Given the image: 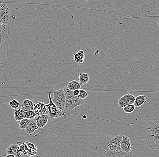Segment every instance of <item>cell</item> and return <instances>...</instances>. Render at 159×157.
I'll list each match as a JSON object with an SVG mask.
<instances>
[{
	"mask_svg": "<svg viewBox=\"0 0 159 157\" xmlns=\"http://www.w3.org/2000/svg\"><path fill=\"white\" fill-rule=\"evenodd\" d=\"M9 105L11 106V108L14 110H17L19 107L20 104L19 102L16 99H13L11 100L9 103Z\"/></svg>",
	"mask_w": 159,
	"mask_h": 157,
	"instance_id": "obj_24",
	"label": "cell"
},
{
	"mask_svg": "<svg viewBox=\"0 0 159 157\" xmlns=\"http://www.w3.org/2000/svg\"><path fill=\"white\" fill-rule=\"evenodd\" d=\"M122 137V136L117 135L111 139L108 144V149L114 151H122L121 148Z\"/></svg>",
	"mask_w": 159,
	"mask_h": 157,
	"instance_id": "obj_4",
	"label": "cell"
},
{
	"mask_svg": "<svg viewBox=\"0 0 159 157\" xmlns=\"http://www.w3.org/2000/svg\"><path fill=\"white\" fill-rule=\"evenodd\" d=\"M121 148L123 152H130L132 148L130 140L128 136L123 135L122 137Z\"/></svg>",
	"mask_w": 159,
	"mask_h": 157,
	"instance_id": "obj_9",
	"label": "cell"
},
{
	"mask_svg": "<svg viewBox=\"0 0 159 157\" xmlns=\"http://www.w3.org/2000/svg\"><path fill=\"white\" fill-rule=\"evenodd\" d=\"M133 152H125L122 151H114L107 149L104 153V157H132Z\"/></svg>",
	"mask_w": 159,
	"mask_h": 157,
	"instance_id": "obj_6",
	"label": "cell"
},
{
	"mask_svg": "<svg viewBox=\"0 0 159 157\" xmlns=\"http://www.w3.org/2000/svg\"><path fill=\"white\" fill-rule=\"evenodd\" d=\"M5 32V30H2L0 32V51L2 49L4 39Z\"/></svg>",
	"mask_w": 159,
	"mask_h": 157,
	"instance_id": "obj_26",
	"label": "cell"
},
{
	"mask_svg": "<svg viewBox=\"0 0 159 157\" xmlns=\"http://www.w3.org/2000/svg\"><path fill=\"white\" fill-rule=\"evenodd\" d=\"M6 157H16L13 155H8Z\"/></svg>",
	"mask_w": 159,
	"mask_h": 157,
	"instance_id": "obj_28",
	"label": "cell"
},
{
	"mask_svg": "<svg viewBox=\"0 0 159 157\" xmlns=\"http://www.w3.org/2000/svg\"><path fill=\"white\" fill-rule=\"evenodd\" d=\"M26 157H34L33 156H27Z\"/></svg>",
	"mask_w": 159,
	"mask_h": 157,
	"instance_id": "obj_29",
	"label": "cell"
},
{
	"mask_svg": "<svg viewBox=\"0 0 159 157\" xmlns=\"http://www.w3.org/2000/svg\"><path fill=\"white\" fill-rule=\"evenodd\" d=\"M79 91L80 94L78 98L82 99H85L87 97L88 93L86 91H85V90H81V89H80Z\"/></svg>",
	"mask_w": 159,
	"mask_h": 157,
	"instance_id": "obj_25",
	"label": "cell"
},
{
	"mask_svg": "<svg viewBox=\"0 0 159 157\" xmlns=\"http://www.w3.org/2000/svg\"><path fill=\"white\" fill-rule=\"evenodd\" d=\"M52 92H53L52 90H51L50 92H48V96L49 103L47 105H46V106L48 110L49 118H58L60 117H63L65 115V113L60 110L57 106L53 103L52 98H51V94Z\"/></svg>",
	"mask_w": 159,
	"mask_h": 157,
	"instance_id": "obj_2",
	"label": "cell"
},
{
	"mask_svg": "<svg viewBox=\"0 0 159 157\" xmlns=\"http://www.w3.org/2000/svg\"><path fill=\"white\" fill-rule=\"evenodd\" d=\"M7 155H13L16 157H20L21 154L19 151V146L18 144L11 145L6 149Z\"/></svg>",
	"mask_w": 159,
	"mask_h": 157,
	"instance_id": "obj_11",
	"label": "cell"
},
{
	"mask_svg": "<svg viewBox=\"0 0 159 157\" xmlns=\"http://www.w3.org/2000/svg\"><path fill=\"white\" fill-rule=\"evenodd\" d=\"M72 93L75 96L77 97H78L80 94L79 90H75V91H73Z\"/></svg>",
	"mask_w": 159,
	"mask_h": 157,
	"instance_id": "obj_27",
	"label": "cell"
},
{
	"mask_svg": "<svg viewBox=\"0 0 159 157\" xmlns=\"http://www.w3.org/2000/svg\"><path fill=\"white\" fill-rule=\"evenodd\" d=\"M66 88L70 90V91H73L76 90H80L81 88V85L79 82L76 80H72L69 82L67 84Z\"/></svg>",
	"mask_w": 159,
	"mask_h": 157,
	"instance_id": "obj_16",
	"label": "cell"
},
{
	"mask_svg": "<svg viewBox=\"0 0 159 157\" xmlns=\"http://www.w3.org/2000/svg\"><path fill=\"white\" fill-rule=\"evenodd\" d=\"M146 103H147V101L146 100V97L141 95L138 96L135 98L133 105L135 106V107H139L144 104H146Z\"/></svg>",
	"mask_w": 159,
	"mask_h": 157,
	"instance_id": "obj_17",
	"label": "cell"
},
{
	"mask_svg": "<svg viewBox=\"0 0 159 157\" xmlns=\"http://www.w3.org/2000/svg\"><path fill=\"white\" fill-rule=\"evenodd\" d=\"M49 116L47 114L37 115L35 119V122L38 128H43L47 124Z\"/></svg>",
	"mask_w": 159,
	"mask_h": 157,
	"instance_id": "obj_10",
	"label": "cell"
},
{
	"mask_svg": "<svg viewBox=\"0 0 159 157\" xmlns=\"http://www.w3.org/2000/svg\"><path fill=\"white\" fill-rule=\"evenodd\" d=\"M30 120L26 119V118H23L22 120L19 121V127L21 129H25L27 127V126L29 125Z\"/></svg>",
	"mask_w": 159,
	"mask_h": 157,
	"instance_id": "obj_23",
	"label": "cell"
},
{
	"mask_svg": "<svg viewBox=\"0 0 159 157\" xmlns=\"http://www.w3.org/2000/svg\"><path fill=\"white\" fill-rule=\"evenodd\" d=\"M122 109H123L124 112L127 114H130L133 112L135 110L136 107L133 104H131V105H129L125 106Z\"/></svg>",
	"mask_w": 159,
	"mask_h": 157,
	"instance_id": "obj_21",
	"label": "cell"
},
{
	"mask_svg": "<svg viewBox=\"0 0 159 157\" xmlns=\"http://www.w3.org/2000/svg\"><path fill=\"white\" fill-rule=\"evenodd\" d=\"M135 99V97L130 94H127L121 97L118 100V105L122 109L125 106L133 104Z\"/></svg>",
	"mask_w": 159,
	"mask_h": 157,
	"instance_id": "obj_7",
	"label": "cell"
},
{
	"mask_svg": "<svg viewBox=\"0 0 159 157\" xmlns=\"http://www.w3.org/2000/svg\"><path fill=\"white\" fill-rule=\"evenodd\" d=\"M39 129L36 122L34 121H30L29 125L27 126L26 128L25 129L26 133L29 135H31L34 133L36 130Z\"/></svg>",
	"mask_w": 159,
	"mask_h": 157,
	"instance_id": "obj_13",
	"label": "cell"
},
{
	"mask_svg": "<svg viewBox=\"0 0 159 157\" xmlns=\"http://www.w3.org/2000/svg\"><path fill=\"white\" fill-rule=\"evenodd\" d=\"M145 138L154 155L159 150V117L152 119L144 129Z\"/></svg>",
	"mask_w": 159,
	"mask_h": 157,
	"instance_id": "obj_1",
	"label": "cell"
},
{
	"mask_svg": "<svg viewBox=\"0 0 159 157\" xmlns=\"http://www.w3.org/2000/svg\"><path fill=\"white\" fill-rule=\"evenodd\" d=\"M53 103L57 106L59 110L64 112L65 108V95L63 89L57 90L53 92Z\"/></svg>",
	"mask_w": 159,
	"mask_h": 157,
	"instance_id": "obj_3",
	"label": "cell"
},
{
	"mask_svg": "<svg viewBox=\"0 0 159 157\" xmlns=\"http://www.w3.org/2000/svg\"><path fill=\"white\" fill-rule=\"evenodd\" d=\"M14 118L16 122L20 121L24 118V111L21 109H17L14 112Z\"/></svg>",
	"mask_w": 159,
	"mask_h": 157,
	"instance_id": "obj_19",
	"label": "cell"
},
{
	"mask_svg": "<svg viewBox=\"0 0 159 157\" xmlns=\"http://www.w3.org/2000/svg\"><path fill=\"white\" fill-rule=\"evenodd\" d=\"M19 151L21 154H23L25 155H26L28 151V148L26 143L23 142L22 144L19 146Z\"/></svg>",
	"mask_w": 159,
	"mask_h": 157,
	"instance_id": "obj_22",
	"label": "cell"
},
{
	"mask_svg": "<svg viewBox=\"0 0 159 157\" xmlns=\"http://www.w3.org/2000/svg\"><path fill=\"white\" fill-rule=\"evenodd\" d=\"M78 79L80 85H86L89 81V76L87 73H80Z\"/></svg>",
	"mask_w": 159,
	"mask_h": 157,
	"instance_id": "obj_18",
	"label": "cell"
},
{
	"mask_svg": "<svg viewBox=\"0 0 159 157\" xmlns=\"http://www.w3.org/2000/svg\"><path fill=\"white\" fill-rule=\"evenodd\" d=\"M73 57L76 62L79 64L83 63L85 60V52L83 50H79L73 54Z\"/></svg>",
	"mask_w": 159,
	"mask_h": 157,
	"instance_id": "obj_14",
	"label": "cell"
},
{
	"mask_svg": "<svg viewBox=\"0 0 159 157\" xmlns=\"http://www.w3.org/2000/svg\"><path fill=\"white\" fill-rule=\"evenodd\" d=\"M65 95V108L68 110H72L75 108L73 103L74 95L72 92L68 90L66 87L63 88Z\"/></svg>",
	"mask_w": 159,
	"mask_h": 157,
	"instance_id": "obj_5",
	"label": "cell"
},
{
	"mask_svg": "<svg viewBox=\"0 0 159 157\" xmlns=\"http://www.w3.org/2000/svg\"><path fill=\"white\" fill-rule=\"evenodd\" d=\"M26 144L28 148V151L26 155L30 156H35L37 153V147L34 144L29 142H26Z\"/></svg>",
	"mask_w": 159,
	"mask_h": 157,
	"instance_id": "obj_15",
	"label": "cell"
},
{
	"mask_svg": "<svg viewBox=\"0 0 159 157\" xmlns=\"http://www.w3.org/2000/svg\"><path fill=\"white\" fill-rule=\"evenodd\" d=\"M34 111L38 115H44L47 112L46 104L43 102L37 101L34 103Z\"/></svg>",
	"mask_w": 159,
	"mask_h": 157,
	"instance_id": "obj_8",
	"label": "cell"
},
{
	"mask_svg": "<svg viewBox=\"0 0 159 157\" xmlns=\"http://www.w3.org/2000/svg\"><path fill=\"white\" fill-rule=\"evenodd\" d=\"M34 103L30 99H25L22 102L21 105V110L24 111H33Z\"/></svg>",
	"mask_w": 159,
	"mask_h": 157,
	"instance_id": "obj_12",
	"label": "cell"
},
{
	"mask_svg": "<svg viewBox=\"0 0 159 157\" xmlns=\"http://www.w3.org/2000/svg\"><path fill=\"white\" fill-rule=\"evenodd\" d=\"M36 113L34 111H24V118L26 119H34L37 116Z\"/></svg>",
	"mask_w": 159,
	"mask_h": 157,
	"instance_id": "obj_20",
	"label": "cell"
}]
</instances>
